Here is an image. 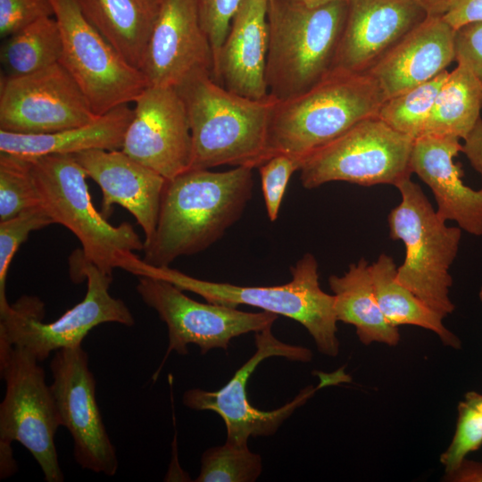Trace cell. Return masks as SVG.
Wrapping results in <instances>:
<instances>
[{"label": "cell", "instance_id": "6da1fadb", "mask_svg": "<svg viewBox=\"0 0 482 482\" xmlns=\"http://www.w3.org/2000/svg\"><path fill=\"white\" fill-rule=\"evenodd\" d=\"M253 169H189L166 180L158 221L144 246V262L169 266L220 240L242 216L253 195Z\"/></svg>", "mask_w": 482, "mask_h": 482}, {"label": "cell", "instance_id": "7a4b0ae2", "mask_svg": "<svg viewBox=\"0 0 482 482\" xmlns=\"http://www.w3.org/2000/svg\"><path fill=\"white\" fill-rule=\"evenodd\" d=\"M176 88L190 125V169L222 165L254 169L270 158L269 129L276 98L239 96L209 72L196 73Z\"/></svg>", "mask_w": 482, "mask_h": 482}, {"label": "cell", "instance_id": "3957f363", "mask_svg": "<svg viewBox=\"0 0 482 482\" xmlns=\"http://www.w3.org/2000/svg\"><path fill=\"white\" fill-rule=\"evenodd\" d=\"M119 268L136 276L170 282L183 291L195 293L208 303L237 308L249 305L289 318L303 325L319 352L328 357L339 353L334 295L324 292L319 282L318 262L305 253L290 268L289 282L271 287L237 286L203 280L169 266H154L133 253L123 255Z\"/></svg>", "mask_w": 482, "mask_h": 482}, {"label": "cell", "instance_id": "277c9868", "mask_svg": "<svg viewBox=\"0 0 482 482\" xmlns=\"http://www.w3.org/2000/svg\"><path fill=\"white\" fill-rule=\"evenodd\" d=\"M385 100L369 72L331 71L304 93L278 101L269 129L270 155L284 154L303 162L358 122L378 117Z\"/></svg>", "mask_w": 482, "mask_h": 482}, {"label": "cell", "instance_id": "5b68a950", "mask_svg": "<svg viewBox=\"0 0 482 482\" xmlns=\"http://www.w3.org/2000/svg\"><path fill=\"white\" fill-rule=\"evenodd\" d=\"M348 4L310 8L294 0H268L266 83L278 101L309 90L331 71Z\"/></svg>", "mask_w": 482, "mask_h": 482}, {"label": "cell", "instance_id": "8992f818", "mask_svg": "<svg viewBox=\"0 0 482 482\" xmlns=\"http://www.w3.org/2000/svg\"><path fill=\"white\" fill-rule=\"evenodd\" d=\"M28 160L40 206L54 224L62 225L76 236L85 261L112 277L122 255L144 250V242L129 223L113 226L96 211L86 182L87 176L73 154Z\"/></svg>", "mask_w": 482, "mask_h": 482}, {"label": "cell", "instance_id": "52a82bcc", "mask_svg": "<svg viewBox=\"0 0 482 482\" xmlns=\"http://www.w3.org/2000/svg\"><path fill=\"white\" fill-rule=\"evenodd\" d=\"M401 203L388 215L390 237L405 247L396 279L443 318L455 308L449 292V269L455 260L461 229L448 227L420 187L411 178L400 182Z\"/></svg>", "mask_w": 482, "mask_h": 482}, {"label": "cell", "instance_id": "ba28073f", "mask_svg": "<svg viewBox=\"0 0 482 482\" xmlns=\"http://www.w3.org/2000/svg\"><path fill=\"white\" fill-rule=\"evenodd\" d=\"M71 274L74 281L87 280L86 295L80 303L57 320L44 323L45 306L41 300L22 296L0 316V340L26 348L42 362L52 352L81 345L89 331L100 324H135L126 303L109 294L112 277L104 274L81 254L74 256Z\"/></svg>", "mask_w": 482, "mask_h": 482}, {"label": "cell", "instance_id": "9c48e42d", "mask_svg": "<svg viewBox=\"0 0 482 482\" xmlns=\"http://www.w3.org/2000/svg\"><path fill=\"white\" fill-rule=\"evenodd\" d=\"M0 371L5 381L0 444L17 441L37 461L46 481H63L54 443L61 422L39 361L26 348L0 340Z\"/></svg>", "mask_w": 482, "mask_h": 482}, {"label": "cell", "instance_id": "30bf717a", "mask_svg": "<svg viewBox=\"0 0 482 482\" xmlns=\"http://www.w3.org/2000/svg\"><path fill=\"white\" fill-rule=\"evenodd\" d=\"M414 140L378 117L363 120L303 160L302 186L312 189L331 181H346L396 187L412 173L410 162Z\"/></svg>", "mask_w": 482, "mask_h": 482}, {"label": "cell", "instance_id": "8fae6325", "mask_svg": "<svg viewBox=\"0 0 482 482\" xmlns=\"http://www.w3.org/2000/svg\"><path fill=\"white\" fill-rule=\"evenodd\" d=\"M254 334V353L227 384L216 391L192 388L187 390L182 397L184 405L189 409L212 411L219 414L226 426V442L237 445H247L251 436L274 435L283 422L318 389L346 381L343 369L330 374L320 373L318 386L305 387L285 405L272 411L255 408L249 403L246 387L249 378L263 360L282 357L293 362H308L312 359V353L306 347L278 340L273 336L271 327Z\"/></svg>", "mask_w": 482, "mask_h": 482}, {"label": "cell", "instance_id": "7c38bea8", "mask_svg": "<svg viewBox=\"0 0 482 482\" xmlns=\"http://www.w3.org/2000/svg\"><path fill=\"white\" fill-rule=\"evenodd\" d=\"M62 34L59 63L76 81L93 112L103 115L134 103L147 87L141 71L129 62L91 24L78 0H51Z\"/></svg>", "mask_w": 482, "mask_h": 482}, {"label": "cell", "instance_id": "4fadbf2b", "mask_svg": "<svg viewBox=\"0 0 482 482\" xmlns=\"http://www.w3.org/2000/svg\"><path fill=\"white\" fill-rule=\"evenodd\" d=\"M136 288L167 326L169 341L162 364L171 352L187 354L188 345H197L202 354L217 348L227 351L233 338L272 327L278 316L200 303L170 282L152 277L138 276Z\"/></svg>", "mask_w": 482, "mask_h": 482}, {"label": "cell", "instance_id": "5bb4252c", "mask_svg": "<svg viewBox=\"0 0 482 482\" xmlns=\"http://www.w3.org/2000/svg\"><path fill=\"white\" fill-rule=\"evenodd\" d=\"M96 117L76 81L59 62L25 76L1 75V130L51 134L85 125Z\"/></svg>", "mask_w": 482, "mask_h": 482}, {"label": "cell", "instance_id": "9a60e30c", "mask_svg": "<svg viewBox=\"0 0 482 482\" xmlns=\"http://www.w3.org/2000/svg\"><path fill=\"white\" fill-rule=\"evenodd\" d=\"M50 370L61 426L72 437L76 462L95 473L115 475L118 457L97 404L87 353L81 345L57 350Z\"/></svg>", "mask_w": 482, "mask_h": 482}, {"label": "cell", "instance_id": "2e32d148", "mask_svg": "<svg viewBox=\"0 0 482 482\" xmlns=\"http://www.w3.org/2000/svg\"><path fill=\"white\" fill-rule=\"evenodd\" d=\"M134 103L121 150L166 180L189 170L190 125L178 89L147 86Z\"/></svg>", "mask_w": 482, "mask_h": 482}, {"label": "cell", "instance_id": "e0dca14e", "mask_svg": "<svg viewBox=\"0 0 482 482\" xmlns=\"http://www.w3.org/2000/svg\"><path fill=\"white\" fill-rule=\"evenodd\" d=\"M147 86L178 87L209 72L213 56L196 0H161L140 69Z\"/></svg>", "mask_w": 482, "mask_h": 482}, {"label": "cell", "instance_id": "ac0fdd59", "mask_svg": "<svg viewBox=\"0 0 482 482\" xmlns=\"http://www.w3.org/2000/svg\"><path fill=\"white\" fill-rule=\"evenodd\" d=\"M347 4L331 71L367 72L428 16L415 0H348Z\"/></svg>", "mask_w": 482, "mask_h": 482}, {"label": "cell", "instance_id": "d6986e66", "mask_svg": "<svg viewBox=\"0 0 482 482\" xmlns=\"http://www.w3.org/2000/svg\"><path fill=\"white\" fill-rule=\"evenodd\" d=\"M73 155L102 190V215L110 217L114 204L123 207L142 228L147 245L156 229L166 179L121 149H93Z\"/></svg>", "mask_w": 482, "mask_h": 482}, {"label": "cell", "instance_id": "ffe728a7", "mask_svg": "<svg viewBox=\"0 0 482 482\" xmlns=\"http://www.w3.org/2000/svg\"><path fill=\"white\" fill-rule=\"evenodd\" d=\"M461 148L457 137L423 135L414 140L410 165L431 189L437 214L478 237L482 236V188L473 189L462 181L463 172L453 162Z\"/></svg>", "mask_w": 482, "mask_h": 482}, {"label": "cell", "instance_id": "44dd1931", "mask_svg": "<svg viewBox=\"0 0 482 482\" xmlns=\"http://www.w3.org/2000/svg\"><path fill=\"white\" fill-rule=\"evenodd\" d=\"M455 61V29L442 16H427L369 72L386 99L427 82Z\"/></svg>", "mask_w": 482, "mask_h": 482}, {"label": "cell", "instance_id": "7402d4cb", "mask_svg": "<svg viewBox=\"0 0 482 482\" xmlns=\"http://www.w3.org/2000/svg\"><path fill=\"white\" fill-rule=\"evenodd\" d=\"M268 0H243L220 48L213 79L239 96L262 99L269 95L266 60L269 47Z\"/></svg>", "mask_w": 482, "mask_h": 482}, {"label": "cell", "instance_id": "603a6c76", "mask_svg": "<svg viewBox=\"0 0 482 482\" xmlns=\"http://www.w3.org/2000/svg\"><path fill=\"white\" fill-rule=\"evenodd\" d=\"M132 116L133 109L123 104L89 123L51 134L24 135L0 129V153L33 159L93 149H121Z\"/></svg>", "mask_w": 482, "mask_h": 482}, {"label": "cell", "instance_id": "cb8c5ba5", "mask_svg": "<svg viewBox=\"0 0 482 482\" xmlns=\"http://www.w3.org/2000/svg\"><path fill=\"white\" fill-rule=\"evenodd\" d=\"M369 266L368 262L362 258L350 264L342 276L331 275L328 278L336 316L337 321L354 326L363 345L377 342L394 346L400 341V333L379 307Z\"/></svg>", "mask_w": 482, "mask_h": 482}, {"label": "cell", "instance_id": "d4e9b609", "mask_svg": "<svg viewBox=\"0 0 482 482\" xmlns=\"http://www.w3.org/2000/svg\"><path fill=\"white\" fill-rule=\"evenodd\" d=\"M91 24L123 59L140 69L161 0H78Z\"/></svg>", "mask_w": 482, "mask_h": 482}, {"label": "cell", "instance_id": "484cf974", "mask_svg": "<svg viewBox=\"0 0 482 482\" xmlns=\"http://www.w3.org/2000/svg\"><path fill=\"white\" fill-rule=\"evenodd\" d=\"M369 270L379 307L392 325L420 327L436 333L443 345L461 347L460 338L444 325V318L396 279L397 268L391 256L380 254Z\"/></svg>", "mask_w": 482, "mask_h": 482}, {"label": "cell", "instance_id": "4316f807", "mask_svg": "<svg viewBox=\"0 0 482 482\" xmlns=\"http://www.w3.org/2000/svg\"><path fill=\"white\" fill-rule=\"evenodd\" d=\"M481 109L482 81L467 65L458 63L436 95L423 135L464 140L481 119Z\"/></svg>", "mask_w": 482, "mask_h": 482}, {"label": "cell", "instance_id": "83f0119b", "mask_svg": "<svg viewBox=\"0 0 482 482\" xmlns=\"http://www.w3.org/2000/svg\"><path fill=\"white\" fill-rule=\"evenodd\" d=\"M62 40L57 21L40 19L6 37L1 46L0 60L6 77H21L58 63Z\"/></svg>", "mask_w": 482, "mask_h": 482}, {"label": "cell", "instance_id": "f1b7e54d", "mask_svg": "<svg viewBox=\"0 0 482 482\" xmlns=\"http://www.w3.org/2000/svg\"><path fill=\"white\" fill-rule=\"evenodd\" d=\"M449 72L445 70L432 79L387 98L378 118L395 130L416 139L423 135L436 95Z\"/></svg>", "mask_w": 482, "mask_h": 482}, {"label": "cell", "instance_id": "f546056e", "mask_svg": "<svg viewBox=\"0 0 482 482\" xmlns=\"http://www.w3.org/2000/svg\"><path fill=\"white\" fill-rule=\"evenodd\" d=\"M262 470L261 455L248 445H224L205 450L196 482H254Z\"/></svg>", "mask_w": 482, "mask_h": 482}, {"label": "cell", "instance_id": "4dcf8cb0", "mask_svg": "<svg viewBox=\"0 0 482 482\" xmlns=\"http://www.w3.org/2000/svg\"><path fill=\"white\" fill-rule=\"evenodd\" d=\"M37 206L29 160L0 153V222Z\"/></svg>", "mask_w": 482, "mask_h": 482}, {"label": "cell", "instance_id": "1f68e13d", "mask_svg": "<svg viewBox=\"0 0 482 482\" xmlns=\"http://www.w3.org/2000/svg\"><path fill=\"white\" fill-rule=\"evenodd\" d=\"M54 224L42 206L26 210L0 222V315L11 307L6 298V277L12 260L20 245L34 230Z\"/></svg>", "mask_w": 482, "mask_h": 482}, {"label": "cell", "instance_id": "d6a6232c", "mask_svg": "<svg viewBox=\"0 0 482 482\" xmlns=\"http://www.w3.org/2000/svg\"><path fill=\"white\" fill-rule=\"evenodd\" d=\"M457 410L458 418L453 440L440 456L445 474L455 470L468 453L482 446V414L465 401L459 403Z\"/></svg>", "mask_w": 482, "mask_h": 482}, {"label": "cell", "instance_id": "836d02e7", "mask_svg": "<svg viewBox=\"0 0 482 482\" xmlns=\"http://www.w3.org/2000/svg\"><path fill=\"white\" fill-rule=\"evenodd\" d=\"M302 161L284 154L271 156L258 167L267 216L276 221L281 203L294 172L300 170Z\"/></svg>", "mask_w": 482, "mask_h": 482}, {"label": "cell", "instance_id": "e575fe53", "mask_svg": "<svg viewBox=\"0 0 482 482\" xmlns=\"http://www.w3.org/2000/svg\"><path fill=\"white\" fill-rule=\"evenodd\" d=\"M243 0H196L203 28L210 40L213 71L231 21Z\"/></svg>", "mask_w": 482, "mask_h": 482}, {"label": "cell", "instance_id": "d590c367", "mask_svg": "<svg viewBox=\"0 0 482 482\" xmlns=\"http://www.w3.org/2000/svg\"><path fill=\"white\" fill-rule=\"evenodd\" d=\"M53 16L51 0H0V36L6 38L40 19Z\"/></svg>", "mask_w": 482, "mask_h": 482}, {"label": "cell", "instance_id": "8d00e7d4", "mask_svg": "<svg viewBox=\"0 0 482 482\" xmlns=\"http://www.w3.org/2000/svg\"><path fill=\"white\" fill-rule=\"evenodd\" d=\"M455 61L467 65L482 81V21L455 29Z\"/></svg>", "mask_w": 482, "mask_h": 482}, {"label": "cell", "instance_id": "74e56055", "mask_svg": "<svg viewBox=\"0 0 482 482\" xmlns=\"http://www.w3.org/2000/svg\"><path fill=\"white\" fill-rule=\"evenodd\" d=\"M442 17L455 29L467 23L482 21V0H453Z\"/></svg>", "mask_w": 482, "mask_h": 482}, {"label": "cell", "instance_id": "f35d334b", "mask_svg": "<svg viewBox=\"0 0 482 482\" xmlns=\"http://www.w3.org/2000/svg\"><path fill=\"white\" fill-rule=\"evenodd\" d=\"M461 152L473 169L482 176V120L479 119L472 131L464 139Z\"/></svg>", "mask_w": 482, "mask_h": 482}, {"label": "cell", "instance_id": "ab89813d", "mask_svg": "<svg viewBox=\"0 0 482 482\" xmlns=\"http://www.w3.org/2000/svg\"><path fill=\"white\" fill-rule=\"evenodd\" d=\"M444 480L449 482H482V462L466 458L455 470L445 474Z\"/></svg>", "mask_w": 482, "mask_h": 482}, {"label": "cell", "instance_id": "60d3db41", "mask_svg": "<svg viewBox=\"0 0 482 482\" xmlns=\"http://www.w3.org/2000/svg\"><path fill=\"white\" fill-rule=\"evenodd\" d=\"M17 470V464L12 456L11 445L0 444V474L6 478Z\"/></svg>", "mask_w": 482, "mask_h": 482}, {"label": "cell", "instance_id": "b9f144b4", "mask_svg": "<svg viewBox=\"0 0 482 482\" xmlns=\"http://www.w3.org/2000/svg\"><path fill=\"white\" fill-rule=\"evenodd\" d=\"M428 16H443L453 0H415Z\"/></svg>", "mask_w": 482, "mask_h": 482}, {"label": "cell", "instance_id": "7bdbcfd3", "mask_svg": "<svg viewBox=\"0 0 482 482\" xmlns=\"http://www.w3.org/2000/svg\"><path fill=\"white\" fill-rule=\"evenodd\" d=\"M464 401L482 414V394L475 391L467 392L464 395Z\"/></svg>", "mask_w": 482, "mask_h": 482}, {"label": "cell", "instance_id": "ee69618b", "mask_svg": "<svg viewBox=\"0 0 482 482\" xmlns=\"http://www.w3.org/2000/svg\"><path fill=\"white\" fill-rule=\"evenodd\" d=\"M301 4H303L304 6L314 8L318 6H321L327 4L334 3V2H339V1H345L348 0H294Z\"/></svg>", "mask_w": 482, "mask_h": 482}, {"label": "cell", "instance_id": "f6af8a7d", "mask_svg": "<svg viewBox=\"0 0 482 482\" xmlns=\"http://www.w3.org/2000/svg\"><path fill=\"white\" fill-rule=\"evenodd\" d=\"M478 297H479V300H480V302H481V303H482V287H481V288H480V290H479Z\"/></svg>", "mask_w": 482, "mask_h": 482}]
</instances>
